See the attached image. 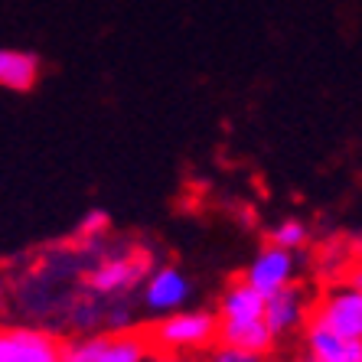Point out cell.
<instances>
[{
	"label": "cell",
	"mask_w": 362,
	"mask_h": 362,
	"mask_svg": "<svg viewBox=\"0 0 362 362\" xmlns=\"http://www.w3.org/2000/svg\"><path fill=\"white\" fill-rule=\"evenodd\" d=\"M219 313L212 310H177L151 329V343L153 349L173 356L209 353L212 343H219Z\"/></svg>",
	"instance_id": "6da1fadb"
},
{
	"label": "cell",
	"mask_w": 362,
	"mask_h": 362,
	"mask_svg": "<svg viewBox=\"0 0 362 362\" xmlns=\"http://www.w3.org/2000/svg\"><path fill=\"white\" fill-rule=\"evenodd\" d=\"M151 258L144 252L134 255H115V258H105L101 264H95L85 278V287L98 297H118L127 294L131 287L137 284H147L151 278Z\"/></svg>",
	"instance_id": "7a4b0ae2"
},
{
	"label": "cell",
	"mask_w": 362,
	"mask_h": 362,
	"mask_svg": "<svg viewBox=\"0 0 362 362\" xmlns=\"http://www.w3.org/2000/svg\"><path fill=\"white\" fill-rule=\"evenodd\" d=\"M294 271H297L294 252L278 248V245H264L262 252L252 258V264L245 268L242 281L252 284L258 294L271 297V294H278V291L294 284Z\"/></svg>",
	"instance_id": "3957f363"
},
{
	"label": "cell",
	"mask_w": 362,
	"mask_h": 362,
	"mask_svg": "<svg viewBox=\"0 0 362 362\" xmlns=\"http://www.w3.org/2000/svg\"><path fill=\"white\" fill-rule=\"evenodd\" d=\"M313 320H320L323 327L337 329L339 337L362 339V291L353 287H333L320 297V303L310 313Z\"/></svg>",
	"instance_id": "277c9868"
},
{
	"label": "cell",
	"mask_w": 362,
	"mask_h": 362,
	"mask_svg": "<svg viewBox=\"0 0 362 362\" xmlns=\"http://www.w3.org/2000/svg\"><path fill=\"white\" fill-rule=\"evenodd\" d=\"M0 362H66L62 346L42 329H4Z\"/></svg>",
	"instance_id": "5b68a950"
},
{
	"label": "cell",
	"mask_w": 362,
	"mask_h": 362,
	"mask_svg": "<svg viewBox=\"0 0 362 362\" xmlns=\"http://www.w3.org/2000/svg\"><path fill=\"white\" fill-rule=\"evenodd\" d=\"M186 297H189V278L180 268H173V264L157 268L147 278V284H144V303L151 307V313L170 317V313L183 310Z\"/></svg>",
	"instance_id": "8992f818"
},
{
	"label": "cell",
	"mask_w": 362,
	"mask_h": 362,
	"mask_svg": "<svg viewBox=\"0 0 362 362\" xmlns=\"http://www.w3.org/2000/svg\"><path fill=\"white\" fill-rule=\"evenodd\" d=\"M303 339H307V356H313L317 362H362V339L339 337L337 329L323 327L313 317L307 320Z\"/></svg>",
	"instance_id": "52a82bcc"
},
{
	"label": "cell",
	"mask_w": 362,
	"mask_h": 362,
	"mask_svg": "<svg viewBox=\"0 0 362 362\" xmlns=\"http://www.w3.org/2000/svg\"><path fill=\"white\" fill-rule=\"evenodd\" d=\"M307 310H310V307H307L303 291L297 284H291V287H284V291L268 297L264 320H268V327L274 329V337H287V333H294V329H300L303 323L310 320Z\"/></svg>",
	"instance_id": "ba28073f"
},
{
	"label": "cell",
	"mask_w": 362,
	"mask_h": 362,
	"mask_svg": "<svg viewBox=\"0 0 362 362\" xmlns=\"http://www.w3.org/2000/svg\"><path fill=\"white\" fill-rule=\"evenodd\" d=\"M274 329L268 327V320H222L219 327V343L242 349V353L268 356L274 349Z\"/></svg>",
	"instance_id": "9c48e42d"
},
{
	"label": "cell",
	"mask_w": 362,
	"mask_h": 362,
	"mask_svg": "<svg viewBox=\"0 0 362 362\" xmlns=\"http://www.w3.org/2000/svg\"><path fill=\"white\" fill-rule=\"evenodd\" d=\"M40 72H42V62L36 52L30 49H0V85L7 92H17L26 95L33 92L36 82H40Z\"/></svg>",
	"instance_id": "30bf717a"
},
{
	"label": "cell",
	"mask_w": 362,
	"mask_h": 362,
	"mask_svg": "<svg viewBox=\"0 0 362 362\" xmlns=\"http://www.w3.org/2000/svg\"><path fill=\"white\" fill-rule=\"evenodd\" d=\"M264 307H268V297L258 294L252 284H232L222 294L219 300V320H262L264 317Z\"/></svg>",
	"instance_id": "8fae6325"
},
{
	"label": "cell",
	"mask_w": 362,
	"mask_h": 362,
	"mask_svg": "<svg viewBox=\"0 0 362 362\" xmlns=\"http://www.w3.org/2000/svg\"><path fill=\"white\" fill-rule=\"evenodd\" d=\"M151 337L118 333V337H108L101 362H151Z\"/></svg>",
	"instance_id": "7c38bea8"
},
{
	"label": "cell",
	"mask_w": 362,
	"mask_h": 362,
	"mask_svg": "<svg viewBox=\"0 0 362 362\" xmlns=\"http://www.w3.org/2000/svg\"><path fill=\"white\" fill-rule=\"evenodd\" d=\"M307 226L300 219H281L278 226L268 232V245H278V248H287V252H297L307 245Z\"/></svg>",
	"instance_id": "4fadbf2b"
},
{
	"label": "cell",
	"mask_w": 362,
	"mask_h": 362,
	"mask_svg": "<svg viewBox=\"0 0 362 362\" xmlns=\"http://www.w3.org/2000/svg\"><path fill=\"white\" fill-rule=\"evenodd\" d=\"M105 346H108V337H82L76 343L62 346V356H66V362H101Z\"/></svg>",
	"instance_id": "5bb4252c"
},
{
	"label": "cell",
	"mask_w": 362,
	"mask_h": 362,
	"mask_svg": "<svg viewBox=\"0 0 362 362\" xmlns=\"http://www.w3.org/2000/svg\"><path fill=\"white\" fill-rule=\"evenodd\" d=\"M108 226H111V216L105 209H88L78 219V226H76V235L78 238H101L105 232H108Z\"/></svg>",
	"instance_id": "9a60e30c"
},
{
	"label": "cell",
	"mask_w": 362,
	"mask_h": 362,
	"mask_svg": "<svg viewBox=\"0 0 362 362\" xmlns=\"http://www.w3.org/2000/svg\"><path fill=\"white\" fill-rule=\"evenodd\" d=\"M202 362H264V356L255 353H242V349H232V346H212L209 353L202 356Z\"/></svg>",
	"instance_id": "2e32d148"
},
{
	"label": "cell",
	"mask_w": 362,
	"mask_h": 362,
	"mask_svg": "<svg viewBox=\"0 0 362 362\" xmlns=\"http://www.w3.org/2000/svg\"><path fill=\"white\" fill-rule=\"evenodd\" d=\"M101 317H105V313H101L98 307H92V303H78L76 310H72V323H76L82 333H88V329L98 327Z\"/></svg>",
	"instance_id": "e0dca14e"
},
{
	"label": "cell",
	"mask_w": 362,
	"mask_h": 362,
	"mask_svg": "<svg viewBox=\"0 0 362 362\" xmlns=\"http://www.w3.org/2000/svg\"><path fill=\"white\" fill-rule=\"evenodd\" d=\"M131 320H134V317H131V310H127V303H115V307L105 313V323H108L115 333H124V329L131 327Z\"/></svg>",
	"instance_id": "ac0fdd59"
},
{
	"label": "cell",
	"mask_w": 362,
	"mask_h": 362,
	"mask_svg": "<svg viewBox=\"0 0 362 362\" xmlns=\"http://www.w3.org/2000/svg\"><path fill=\"white\" fill-rule=\"evenodd\" d=\"M343 284H346V287H353V291H362V258H359V262H353L349 268H346Z\"/></svg>",
	"instance_id": "d6986e66"
},
{
	"label": "cell",
	"mask_w": 362,
	"mask_h": 362,
	"mask_svg": "<svg viewBox=\"0 0 362 362\" xmlns=\"http://www.w3.org/2000/svg\"><path fill=\"white\" fill-rule=\"evenodd\" d=\"M151 362H189L186 356H173V353H160V356H151Z\"/></svg>",
	"instance_id": "ffe728a7"
},
{
	"label": "cell",
	"mask_w": 362,
	"mask_h": 362,
	"mask_svg": "<svg viewBox=\"0 0 362 362\" xmlns=\"http://www.w3.org/2000/svg\"><path fill=\"white\" fill-rule=\"evenodd\" d=\"M294 362H317L313 356H300V359H294Z\"/></svg>",
	"instance_id": "44dd1931"
}]
</instances>
